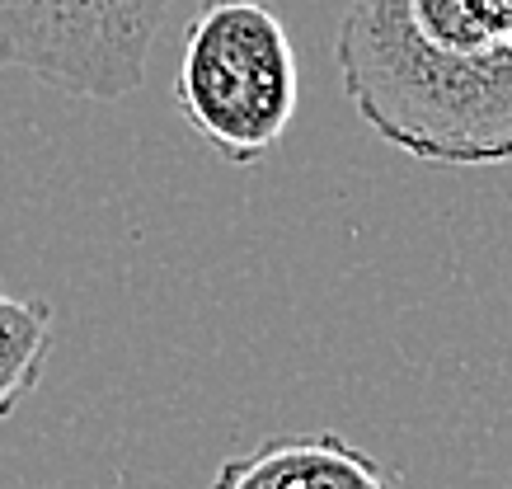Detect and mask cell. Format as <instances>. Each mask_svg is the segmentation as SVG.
<instances>
[{
  "mask_svg": "<svg viewBox=\"0 0 512 489\" xmlns=\"http://www.w3.org/2000/svg\"><path fill=\"white\" fill-rule=\"evenodd\" d=\"M174 104L226 165H259L301 104L292 33L264 0H202L184 29Z\"/></svg>",
  "mask_w": 512,
  "mask_h": 489,
  "instance_id": "obj_2",
  "label": "cell"
},
{
  "mask_svg": "<svg viewBox=\"0 0 512 489\" xmlns=\"http://www.w3.org/2000/svg\"><path fill=\"white\" fill-rule=\"evenodd\" d=\"M47 353H52V306L0 292V419H10L38 391Z\"/></svg>",
  "mask_w": 512,
  "mask_h": 489,
  "instance_id": "obj_6",
  "label": "cell"
},
{
  "mask_svg": "<svg viewBox=\"0 0 512 489\" xmlns=\"http://www.w3.org/2000/svg\"><path fill=\"white\" fill-rule=\"evenodd\" d=\"M404 19L456 62L512 66V0H404Z\"/></svg>",
  "mask_w": 512,
  "mask_h": 489,
  "instance_id": "obj_5",
  "label": "cell"
},
{
  "mask_svg": "<svg viewBox=\"0 0 512 489\" xmlns=\"http://www.w3.org/2000/svg\"><path fill=\"white\" fill-rule=\"evenodd\" d=\"M174 0H0V71L71 99L141 90L156 33Z\"/></svg>",
  "mask_w": 512,
  "mask_h": 489,
  "instance_id": "obj_3",
  "label": "cell"
},
{
  "mask_svg": "<svg viewBox=\"0 0 512 489\" xmlns=\"http://www.w3.org/2000/svg\"><path fill=\"white\" fill-rule=\"evenodd\" d=\"M212 489H400L386 466L339 433H287L226 457Z\"/></svg>",
  "mask_w": 512,
  "mask_h": 489,
  "instance_id": "obj_4",
  "label": "cell"
},
{
  "mask_svg": "<svg viewBox=\"0 0 512 489\" xmlns=\"http://www.w3.org/2000/svg\"><path fill=\"white\" fill-rule=\"evenodd\" d=\"M343 95L381 142L428 165L512 160V66L428 48L404 0H353L334 38Z\"/></svg>",
  "mask_w": 512,
  "mask_h": 489,
  "instance_id": "obj_1",
  "label": "cell"
}]
</instances>
